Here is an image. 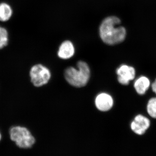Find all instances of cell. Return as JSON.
<instances>
[{"label": "cell", "instance_id": "cell-1", "mask_svg": "<svg viewBox=\"0 0 156 156\" xmlns=\"http://www.w3.org/2000/svg\"><path fill=\"white\" fill-rule=\"evenodd\" d=\"M121 20L115 16L106 17L99 28L101 40L107 44L113 45L122 43L126 39V28L120 26Z\"/></svg>", "mask_w": 156, "mask_h": 156}, {"label": "cell", "instance_id": "cell-2", "mask_svg": "<svg viewBox=\"0 0 156 156\" xmlns=\"http://www.w3.org/2000/svg\"><path fill=\"white\" fill-rule=\"evenodd\" d=\"M77 65L78 69L73 67L67 68L65 71L64 76L71 85L80 88L85 87L89 81L90 70L89 66L85 62L79 61Z\"/></svg>", "mask_w": 156, "mask_h": 156}, {"label": "cell", "instance_id": "cell-3", "mask_svg": "<svg viewBox=\"0 0 156 156\" xmlns=\"http://www.w3.org/2000/svg\"><path fill=\"white\" fill-rule=\"evenodd\" d=\"M10 139L18 147L29 149L35 143V138L27 128L20 126L11 127L9 131Z\"/></svg>", "mask_w": 156, "mask_h": 156}, {"label": "cell", "instance_id": "cell-4", "mask_svg": "<svg viewBox=\"0 0 156 156\" xmlns=\"http://www.w3.org/2000/svg\"><path fill=\"white\" fill-rule=\"evenodd\" d=\"M31 82L36 87H41L47 84L51 77L50 70L41 64H37L30 72Z\"/></svg>", "mask_w": 156, "mask_h": 156}, {"label": "cell", "instance_id": "cell-5", "mask_svg": "<svg viewBox=\"0 0 156 156\" xmlns=\"http://www.w3.org/2000/svg\"><path fill=\"white\" fill-rule=\"evenodd\" d=\"M118 81L123 85H128L130 81L135 76V70L134 67L126 65H122L116 70Z\"/></svg>", "mask_w": 156, "mask_h": 156}, {"label": "cell", "instance_id": "cell-6", "mask_svg": "<svg viewBox=\"0 0 156 156\" xmlns=\"http://www.w3.org/2000/svg\"><path fill=\"white\" fill-rule=\"evenodd\" d=\"M150 121L144 116L141 115H136L131 124V130L135 134L142 135L149 128Z\"/></svg>", "mask_w": 156, "mask_h": 156}, {"label": "cell", "instance_id": "cell-7", "mask_svg": "<svg viewBox=\"0 0 156 156\" xmlns=\"http://www.w3.org/2000/svg\"><path fill=\"white\" fill-rule=\"evenodd\" d=\"M113 103L112 98L107 93H100L95 98V105L101 111H108L112 107Z\"/></svg>", "mask_w": 156, "mask_h": 156}, {"label": "cell", "instance_id": "cell-8", "mask_svg": "<svg viewBox=\"0 0 156 156\" xmlns=\"http://www.w3.org/2000/svg\"><path fill=\"white\" fill-rule=\"evenodd\" d=\"M74 53V47L72 43L69 41H65L60 45L58 55L62 59H68L73 56Z\"/></svg>", "mask_w": 156, "mask_h": 156}, {"label": "cell", "instance_id": "cell-9", "mask_svg": "<svg viewBox=\"0 0 156 156\" xmlns=\"http://www.w3.org/2000/svg\"><path fill=\"white\" fill-rule=\"evenodd\" d=\"M150 81L146 77L141 76L135 81L134 88L136 92L140 95H144L149 88Z\"/></svg>", "mask_w": 156, "mask_h": 156}, {"label": "cell", "instance_id": "cell-10", "mask_svg": "<svg viewBox=\"0 0 156 156\" xmlns=\"http://www.w3.org/2000/svg\"><path fill=\"white\" fill-rule=\"evenodd\" d=\"M12 13V9L9 4L5 3L0 4V21H8L11 18Z\"/></svg>", "mask_w": 156, "mask_h": 156}, {"label": "cell", "instance_id": "cell-11", "mask_svg": "<svg viewBox=\"0 0 156 156\" xmlns=\"http://www.w3.org/2000/svg\"><path fill=\"white\" fill-rule=\"evenodd\" d=\"M9 34L7 30L0 26V49H3L8 45Z\"/></svg>", "mask_w": 156, "mask_h": 156}, {"label": "cell", "instance_id": "cell-12", "mask_svg": "<svg viewBox=\"0 0 156 156\" xmlns=\"http://www.w3.org/2000/svg\"><path fill=\"white\" fill-rule=\"evenodd\" d=\"M147 112L151 117L156 119V97L149 100L147 105Z\"/></svg>", "mask_w": 156, "mask_h": 156}, {"label": "cell", "instance_id": "cell-13", "mask_svg": "<svg viewBox=\"0 0 156 156\" xmlns=\"http://www.w3.org/2000/svg\"><path fill=\"white\" fill-rule=\"evenodd\" d=\"M151 87L153 91L156 94V79L154 82L152 84Z\"/></svg>", "mask_w": 156, "mask_h": 156}, {"label": "cell", "instance_id": "cell-14", "mask_svg": "<svg viewBox=\"0 0 156 156\" xmlns=\"http://www.w3.org/2000/svg\"><path fill=\"white\" fill-rule=\"evenodd\" d=\"M2 134H1V132H0V141H1V139H2Z\"/></svg>", "mask_w": 156, "mask_h": 156}]
</instances>
